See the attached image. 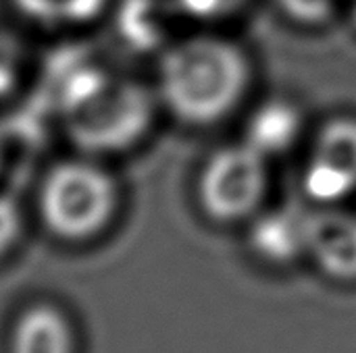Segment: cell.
I'll return each mask as SVG.
<instances>
[{
  "label": "cell",
  "mask_w": 356,
  "mask_h": 353,
  "mask_svg": "<svg viewBox=\"0 0 356 353\" xmlns=\"http://www.w3.org/2000/svg\"><path fill=\"white\" fill-rule=\"evenodd\" d=\"M159 108L154 87L90 60L71 67L54 89V110L69 144L94 158L136 148Z\"/></svg>",
  "instance_id": "1"
},
{
  "label": "cell",
  "mask_w": 356,
  "mask_h": 353,
  "mask_svg": "<svg viewBox=\"0 0 356 353\" xmlns=\"http://www.w3.org/2000/svg\"><path fill=\"white\" fill-rule=\"evenodd\" d=\"M13 353H71V329L65 316L48 306L23 314L13 335Z\"/></svg>",
  "instance_id": "10"
},
{
  "label": "cell",
  "mask_w": 356,
  "mask_h": 353,
  "mask_svg": "<svg viewBox=\"0 0 356 353\" xmlns=\"http://www.w3.org/2000/svg\"><path fill=\"white\" fill-rule=\"evenodd\" d=\"M350 15H353V21L356 25V0H350Z\"/></svg>",
  "instance_id": "17"
},
{
  "label": "cell",
  "mask_w": 356,
  "mask_h": 353,
  "mask_svg": "<svg viewBox=\"0 0 356 353\" xmlns=\"http://www.w3.org/2000/svg\"><path fill=\"white\" fill-rule=\"evenodd\" d=\"M244 0H171L175 10L196 21H217L242 6Z\"/></svg>",
  "instance_id": "13"
},
{
  "label": "cell",
  "mask_w": 356,
  "mask_h": 353,
  "mask_svg": "<svg viewBox=\"0 0 356 353\" xmlns=\"http://www.w3.org/2000/svg\"><path fill=\"white\" fill-rule=\"evenodd\" d=\"M307 256L332 279L356 281V214L336 206L309 212Z\"/></svg>",
  "instance_id": "6"
},
{
  "label": "cell",
  "mask_w": 356,
  "mask_h": 353,
  "mask_svg": "<svg viewBox=\"0 0 356 353\" xmlns=\"http://www.w3.org/2000/svg\"><path fill=\"white\" fill-rule=\"evenodd\" d=\"M23 69V54L19 44L0 31V98L13 94V89L19 85Z\"/></svg>",
  "instance_id": "12"
},
{
  "label": "cell",
  "mask_w": 356,
  "mask_h": 353,
  "mask_svg": "<svg viewBox=\"0 0 356 353\" xmlns=\"http://www.w3.org/2000/svg\"><path fill=\"white\" fill-rule=\"evenodd\" d=\"M4 160H6V133H4V127L0 123V171L4 166Z\"/></svg>",
  "instance_id": "16"
},
{
  "label": "cell",
  "mask_w": 356,
  "mask_h": 353,
  "mask_svg": "<svg viewBox=\"0 0 356 353\" xmlns=\"http://www.w3.org/2000/svg\"><path fill=\"white\" fill-rule=\"evenodd\" d=\"M169 10L161 0H123L115 15L117 35L131 50L148 52L159 48L163 52L171 44L167 42Z\"/></svg>",
  "instance_id": "9"
},
{
  "label": "cell",
  "mask_w": 356,
  "mask_h": 353,
  "mask_svg": "<svg viewBox=\"0 0 356 353\" xmlns=\"http://www.w3.org/2000/svg\"><path fill=\"white\" fill-rule=\"evenodd\" d=\"M19 235H21L19 206L8 196H0V258L6 252H10Z\"/></svg>",
  "instance_id": "15"
},
{
  "label": "cell",
  "mask_w": 356,
  "mask_h": 353,
  "mask_svg": "<svg viewBox=\"0 0 356 353\" xmlns=\"http://www.w3.org/2000/svg\"><path fill=\"white\" fill-rule=\"evenodd\" d=\"M121 187L100 158L79 154L58 160L40 179L38 214L58 239L86 241L117 214Z\"/></svg>",
  "instance_id": "3"
},
{
  "label": "cell",
  "mask_w": 356,
  "mask_h": 353,
  "mask_svg": "<svg viewBox=\"0 0 356 353\" xmlns=\"http://www.w3.org/2000/svg\"><path fill=\"white\" fill-rule=\"evenodd\" d=\"M250 83V56L217 33L188 35L159 54L154 89L161 108L188 127H211L227 119Z\"/></svg>",
  "instance_id": "2"
},
{
  "label": "cell",
  "mask_w": 356,
  "mask_h": 353,
  "mask_svg": "<svg viewBox=\"0 0 356 353\" xmlns=\"http://www.w3.org/2000/svg\"><path fill=\"white\" fill-rule=\"evenodd\" d=\"M282 8L300 23H323L332 17L338 0H280Z\"/></svg>",
  "instance_id": "14"
},
{
  "label": "cell",
  "mask_w": 356,
  "mask_h": 353,
  "mask_svg": "<svg viewBox=\"0 0 356 353\" xmlns=\"http://www.w3.org/2000/svg\"><path fill=\"white\" fill-rule=\"evenodd\" d=\"M309 212L300 208H277L259 214L250 227L252 250L269 262H292L307 254Z\"/></svg>",
  "instance_id": "7"
},
{
  "label": "cell",
  "mask_w": 356,
  "mask_h": 353,
  "mask_svg": "<svg viewBox=\"0 0 356 353\" xmlns=\"http://www.w3.org/2000/svg\"><path fill=\"white\" fill-rule=\"evenodd\" d=\"M302 129V117L296 106L286 100H269L261 104L248 125L244 141L267 158L290 150Z\"/></svg>",
  "instance_id": "8"
},
{
  "label": "cell",
  "mask_w": 356,
  "mask_h": 353,
  "mask_svg": "<svg viewBox=\"0 0 356 353\" xmlns=\"http://www.w3.org/2000/svg\"><path fill=\"white\" fill-rule=\"evenodd\" d=\"M302 185L319 206H336L356 193V117H336L317 131Z\"/></svg>",
  "instance_id": "5"
},
{
  "label": "cell",
  "mask_w": 356,
  "mask_h": 353,
  "mask_svg": "<svg viewBox=\"0 0 356 353\" xmlns=\"http://www.w3.org/2000/svg\"><path fill=\"white\" fill-rule=\"evenodd\" d=\"M269 191V158L240 141L215 150L196 181L200 210L217 223H240L261 212Z\"/></svg>",
  "instance_id": "4"
},
{
  "label": "cell",
  "mask_w": 356,
  "mask_h": 353,
  "mask_svg": "<svg viewBox=\"0 0 356 353\" xmlns=\"http://www.w3.org/2000/svg\"><path fill=\"white\" fill-rule=\"evenodd\" d=\"M29 23L46 29H73L94 23L113 0H10Z\"/></svg>",
  "instance_id": "11"
}]
</instances>
